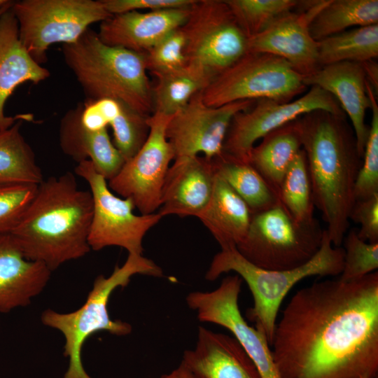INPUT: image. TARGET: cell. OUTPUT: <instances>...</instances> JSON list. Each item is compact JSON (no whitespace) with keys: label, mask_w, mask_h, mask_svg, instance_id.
Returning a JSON list of instances; mask_svg holds the SVG:
<instances>
[{"label":"cell","mask_w":378,"mask_h":378,"mask_svg":"<svg viewBox=\"0 0 378 378\" xmlns=\"http://www.w3.org/2000/svg\"><path fill=\"white\" fill-rule=\"evenodd\" d=\"M271 346L280 378H377L378 272L298 290Z\"/></svg>","instance_id":"cell-1"},{"label":"cell","mask_w":378,"mask_h":378,"mask_svg":"<svg viewBox=\"0 0 378 378\" xmlns=\"http://www.w3.org/2000/svg\"><path fill=\"white\" fill-rule=\"evenodd\" d=\"M314 206L321 213L334 246H341L349 227L355 185L362 164L344 115L315 111L299 118Z\"/></svg>","instance_id":"cell-2"},{"label":"cell","mask_w":378,"mask_h":378,"mask_svg":"<svg viewBox=\"0 0 378 378\" xmlns=\"http://www.w3.org/2000/svg\"><path fill=\"white\" fill-rule=\"evenodd\" d=\"M93 211L90 190L78 188L66 172L43 179L20 221L10 234L25 257L51 272L91 250L88 235Z\"/></svg>","instance_id":"cell-3"},{"label":"cell","mask_w":378,"mask_h":378,"mask_svg":"<svg viewBox=\"0 0 378 378\" xmlns=\"http://www.w3.org/2000/svg\"><path fill=\"white\" fill-rule=\"evenodd\" d=\"M62 55L85 100L111 99L146 116L153 113L144 54L107 45L90 27L74 43L64 44Z\"/></svg>","instance_id":"cell-4"},{"label":"cell","mask_w":378,"mask_h":378,"mask_svg":"<svg viewBox=\"0 0 378 378\" xmlns=\"http://www.w3.org/2000/svg\"><path fill=\"white\" fill-rule=\"evenodd\" d=\"M344 258L343 248L334 246L323 230L320 248L300 267L286 270L262 269L248 261L236 247H230L221 248L214 255L205 279L214 281L223 273L234 272L246 281L253 298L247 317L264 332L271 346L279 309L291 288L309 276L340 275Z\"/></svg>","instance_id":"cell-5"},{"label":"cell","mask_w":378,"mask_h":378,"mask_svg":"<svg viewBox=\"0 0 378 378\" xmlns=\"http://www.w3.org/2000/svg\"><path fill=\"white\" fill-rule=\"evenodd\" d=\"M135 274L160 277L162 270L142 255L128 254L124 264L120 267L116 265L109 276L100 274L94 279L86 300L78 309L69 313L50 309L43 312V324L59 330L64 337V355L69 358V366L64 378H92L82 362L83 344L91 335L99 331L118 336L131 332L130 324L111 319L107 307L112 293L118 287L126 286Z\"/></svg>","instance_id":"cell-6"},{"label":"cell","mask_w":378,"mask_h":378,"mask_svg":"<svg viewBox=\"0 0 378 378\" xmlns=\"http://www.w3.org/2000/svg\"><path fill=\"white\" fill-rule=\"evenodd\" d=\"M323 232L317 220L310 224L297 222L279 201L252 214L246 235L236 248L260 268L291 270L305 264L317 253Z\"/></svg>","instance_id":"cell-7"},{"label":"cell","mask_w":378,"mask_h":378,"mask_svg":"<svg viewBox=\"0 0 378 378\" xmlns=\"http://www.w3.org/2000/svg\"><path fill=\"white\" fill-rule=\"evenodd\" d=\"M306 87L303 76L285 59L248 51L217 75L200 94L204 103L212 107L261 99L287 102Z\"/></svg>","instance_id":"cell-8"},{"label":"cell","mask_w":378,"mask_h":378,"mask_svg":"<svg viewBox=\"0 0 378 378\" xmlns=\"http://www.w3.org/2000/svg\"><path fill=\"white\" fill-rule=\"evenodd\" d=\"M10 9L22 44L41 65L51 45L74 43L92 24L112 15L102 0H22L13 1Z\"/></svg>","instance_id":"cell-9"},{"label":"cell","mask_w":378,"mask_h":378,"mask_svg":"<svg viewBox=\"0 0 378 378\" xmlns=\"http://www.w3.org/2000/svg\"><path fill=\"white\" fill-rule=\"evenodd\" d=\"M186 65L212 80L248 52V39L225 0H195L181 27Z\"/></svg>","instance_id":"cell-10"},{"label":"cell","mask_w":378,"mask_h":378,"mask_svg":"<svg viewBox=\"0 0 378 378\" xmlns=\"http://www.w3.org/2000/svg\"><path fill=\"white\" fill-rule=\"evenodd\" d=\"M74 172L88 183L92 197L93 211L88 235L90 249L100 251L115 246L125 248L128 254L142 255L144 236L162 217L158 212L135 214L133 202L115 195L107 181L90 160L78 163Z\"/></svg>","instance_id":"cell-11"},{"label":"cell","mask_w":378,"mask_h":378,"mask_svg":"<svg viewBox=\"0 0 378 378\" xmlns=\"http://www.w3.org/2000/svg\"><path fill=\"white\" fill-rule=\"evenodd\" d=\"M172 116L156 112L149 116L146 142L108 181L109 188L123 198H130L141 214L155 213L160 206L164 179L174 159L165 133Z\"/></svg>","instance_id":"cell-12"},{"label":"cell","mask_w":378,"mask_h":378,"mask_svg":"<svg viewBox=\"0 0 378 378\" xmlns=\"http://www.w3.org/2000/svg\"><path fill=\"white\" fill-rule=\"evenodd\" d=\"M315 111L344 115L336 99L318 86H311L302 97L287 102L268 99L256 100L248 109L237 113L229 127L223 153L248 162L255 142L270 132Z\"/></svg>","instance_id":"cell-13"},{"label":"cell","mask_w":378,"mask_h":378,"mask_svg":"<svg viewBox=\"0 0 378 378\" xmlns=\"http://www.w3.org/2000/svg\"><path fill=\"white\" fill-rule=\"evenodd\" d=\"M242 279L237 274L224 278L209 292L195 291L186 297L201 322L213 323L230 330L254 363L260 378H280L268 340L260 330L249 326L238 305Z\"/></svg>","instance_id":"cell-14"},{"label":"cell","mask_w":378,"mask_h":378,"mask_svg":"<svg viewBox=\"0 0 378 378\" xmlns=\"http://www.w3.org/2000/svg\"><path fill=\"white\" fill-rule=\"evenodd\" d=\"M200 92L173 115L167 125L166 136L174 150V160L200 153L208 160L220 156L232 118L256 101L243 100L212 107L204 103Z\"/></svg>","instance_id":"cell-15"},{"label":"cell","mask_w":378,"mask_h":378,"mask_svg":"<svg viewBox=\"0 0 378 378\" xmlns=\"http://www.w3.org/2000/svg\"><path fill=\"white\" fill-rule=\"evenodd\" d=\"M328 0L299 1L298 11H290L274 20L264 31L248 39V51L269 53L287 61L303 77L320 66L318 42L309 26Z\"/></svg>","instance_id":"cell-16"},{"label":"cell","mask_w":378,"mask_h":378,"mask_svg":"<svg viewBox=\"0 0 378 378\" xmlns=\"http://www.w3.org/2000/svg\"><path fill=\"white\" fill-rule=\"evenodd\" d=\"M216 171L211 160L195 155L174 160L163 184L158 213L197 217L207 206Z\"/></svg>","instance_id":"cell-17"},{"label":"cell","mask_w":378,"mask_h":378,"mask_svg":"<svg viewBox=\"0 0 378 378\" xmlns=\"http://www.w3.org/2000/svg\"><path fill=\"white\" fill-rule=\"evenodd\" d=\"M191 6L112 15L101 22L97 34L107 45L144 54L170 32L184 24Z\"/></svg>","instance_id":"cell-18"},{"label":"cell","mask_w":378,"mask_h":378,"mask_svg":"<svg viewBox=\"0 0 378 378\" xmlns=\"http://www.w3.org/2000/svg\"><path fill=\"white\" fill-rule=\"evenodd\" d=\"M303 81L306 86L322 88L336 99L351 120L358 152L363 158L369 133L365 115L371 107V102L362 64L343 62L322 66L313 74L303 77Z\"/></svg>","instance_id":"cell-19"},{"label":"cell","mask_w":378,"mask_h":378,"mask_svg":"<svg viewBox=\"0 0 378 378\" xmlns=\"http://www.w3.org/2000/svg\"><path fill=\"white\" fill-rule=\"evenodd\" d=\"M10 8L0 15V131L18 120L34 119L30 113L6 115L4 106L15 88L26 82L37 84L50 76L48 69L34 61L22 44Z\"/></svg>","instance_id":"cell-20"},{"label":"cell","mask_w":378,"mask_h":378,"mask_svg":"<svg viewBox=\"0 0 378 378\" xmlns=\"http://www.w3.org/2000/svg\"><path fill=\"white\" fill-rule=\"evenodd\" d=\"M181 363L197 378H260L234 337L202 326L198 328L195 348L185 351Z\"/></svg>","instance_id":"cell-21"},{"label":"cell","mask_w":378,"mask_h":378,"mask_svg":"<svg viewBox=\"0 0 378 378\" xmlns=\"http://www.w3.org/2000/svg\"><path fill=\"white\" fill-rule=\"evenodd\" d=\"M51 271L30 260L10 234H0V312L26 307L47 286Z\"/></svg>","instance_id":"cell-22"},{"label":"cell","mask_w":378,"mask_h":378,"mask_svg":"<svg viewBox=\"0 0 378 378\" xmlns=\"http://www.w3.org/2000/svg\"><path fill=\"white\" fill-rule=\"evenodd\" d=\"M83 104L69 109L62 118L59 142L62 151L76 162L90 160L106 181L120 172L125 161L111 141L107 128L90 130L81 122Z\"/></svg>","instance_id":"cell-23"},{"label":"cell","mask_w":378,"mask_h":378,"mask_svg":"<svg viewBox=\"0 0 378 378\" xmlns=\"http://www.w3.org/2000/svg\"><path fill=\"white\" fill-rule=\"evenodd\" d=\"M251 217L245 202L216 172L211 199L197 218L221 248L237 247L244 240Z\"/></svg>","instance_id":"cell-24"},{"label":"cell","mask_w":378,"mask_h":378,"mask_svg":"<svg viewBox=\"0 0 378 378\" xmlns=\"http://www.w3.org/2000/svg\"><path fill=\"white\" fill-rule=\"evenodd\" d=\"M302 149L301 130L298 118L262 138L261 142L251 149L248 162L262 176L278 197L284 175Z\"/></svg>","instance_id":"cell-25"},{"label":"cell","mask_w":378,"mask_h":378,"mask_svg":"<svg viewBox=\"0 0 378 378\" xmlns=\"http://www.w3.org/2000/svg\"><path fill=\"white\" fill-rule=\"evenodd\" d=\"M211 160L216 174L245 202L252 214L268 209L279 202L265 180L249 162L223 153Z\"/></svg>","instance_id":"cell-26"},{"label":"cell","mask_w":378,"mask_h":378,"mask_svg":"<svg viewBox=\"0 0 378 378\" xmlns=\"http://www.w3.org/2000/svg\"><path fill=\"white\" fill-rule=\"evenodd\" d=\"M377 22V0H328L312 20L309 29L312 37L318 42L351 27Z\"/></svg>","instance_id":"cell-27"},{"label":"cell","mask_w":378,"mask_h":378,"mask_svg":"<svg viewBox=\"0 0 378 378\" xmlns=\"http://www.w3.org/2000/svg\"><path fill=\"white\" fill-rule=\"evenodd\" d=\"M22 120L0 131V183L38 185L43 180L35 154L21 133Z\"/></svg>","instance_id":"cell-28"},{"label":"cell","mask_w":378,"mask_h":378,"mask_svg":"<svg viewBox=\"0 0 378 378\" xmlns=\"http://www.w3.org/2000/svg\"><path fill=\"white\" fill-rule=\"evenodd\" d=\"M378 56V24L359 27L318 41L319 66L351 62L363 63Z\"/></svg>","instance_id":"cell-29"},{"label":"cell","mask_w":378,"mask_h":378,"mask_svg":"<svg viewBox=\"0 0 378 378\" xmlns=\"http://www.w3.org/2000/svg\"><path fill=\"white\" fill-rule=\"evenodd\" d=\"M155 76L157 83L153 87V113L169 116L182 109L211 81L200 71L187 65Z\"/></svg>","instance_id":"cell-30"},{"label":"cell","mask_w":378,"mask_h":378,"mask_svg":"<svg viewBox=\"0 0 378 378\" xmlns=\"http://www.w3.org/2000/svg\"><path fill=\"white\" fill-rule=\"evenodd\" d=\"M278 197L297 222L310 224L316 220L314 217V204L307 159L302 149L287 169Z\"/></svg>","instance_id":"cell-31"},{"label":"cell","mask_w":378,"mask_h":378,"mask_svg":"<svg viewBox=\"0 0 378 378\" xmlns=\"http://www.w3.org/2000/svg\"><path fill=\"white\" fill-rule=\"evenodd\" d=\"M248 38L264 31L274 20L296 8L295 0H225Z\"/></svg>","instance_id":"cell-32"},{"label":"cell","mask_w":378,"mask_h":378,"mask_svg":"<svg viewBox=\"0 0 378 378\" xmlns=\"http://www.w3.org/2000/svg\"><path fill=\"white\" fill-rule=\"evenodd\" d=\"M148 118L120 103L118 111L109 120L113 142L125 161L132 158L146 142L150 131Z\"/></svg>","instance_id":"cell-33"},{"label":"cell","mask_w":378,"mask_h":378,"mask_svg":"<svg viewBox=\"0 0 378 378\" xmlns=\"http://www.w3.org/2000/svg\"><path fill=\"white\" fill-rule=\"evenodd\" d=\"M366 87L371 102L372 119L355 185L356 201L378 194V105L376 93L368 81Z\"/></svg>","instance_id":"cell-34"},{"label":"cell","mask_w":378,"mask_h":378,"mask_svg":"<svg viewBox=\"0 0 378 378\" xmlns=\"http://www.w3.org/2000/svg\"><path fill=\"white\" fill-rule=\"evenodd\" d=\"M342 244L344 258L340 280L351 281L377 270L378 243L364 241L358 237L357 230L352 229L346 232Z\"/></svg>","instance_id":"cell-35"},{"label":"cell","mask_w":378,"mask_h":378,"mask_svg":"<svg viewBox=\"0 0 378 378\" xmlns=\"http://www.w3.org/2000/svg\"><path fill=\"white\" fill-rule=\"evenodd\" d=\"M185 46L186 37L181 27L144 53L147 70L155 76L184 67Z\"/></svg>","instance_id":"cell-36"},{"label":"cell","mask_w":378,"mask_h":378,"mask_svg":"<svg viewBox=\"0 0 378 378\" xmlns=\"http://www.w3.org/2000/svg\"><path fill=\"white\" fill-rule=\"evenodd\" d=\"M37 188L31 183H0V234H9L17 226Z\"/></svg>","instance_id":"cell-37"},{"label":"cell","mask_w":378,"mask_h":378,"mask_svg":"<svg viewBox=\"0 0 378 378\" xmlns=\"http://www.w3.org/2000/svg\"><path fill=\"white\" fill-rule=\"evenodd\" d=\"M349 220L360 225L357 234L360 239L371 244L378 243V194L356 200Z\"/></svg>","instance_id":"cell-38"},{"label":"cell","mask_w":378,"mask_h":378,"mask_svg":"<svg viewBox=\"0 0 378 378\" xmlns=\"http://www.w3.org/2000/svg\"><path fill=\"white\" fill-rule=\"evenodd\" d=\"M111 15L148 9L157 10L191 6L195 0H102Z\"/></svg>","instance_id":"cell-39"},{"label":"cell","mask_w":378,"mask_h":378,"mask_svg":"<svg viewBox=\"0 0 378 378\" xmlns=\"http://www.w3.org/2000/svg\"><path fill=\"white\" fill-rule=\"evenodd\" d=\"M365 74L366 80L377 94L378 87V66L373 60L361 63Z\"/></svg>","instance_id":"cell-40"},{"label":"cell","mask_w":378,"mask_h":378,"mask_svg":"<svg viewBox=\"0 0 378 378\" xmlns=\"http://www.w3.org/2000/svg\"><path fill=\"white\" fill-rule=\"evenodd\" d=\"M160 378H197L193 372L186 367L183 363L167 374L162 375Z\"/></svg>","instance_id":"cell-41"},{"label":"cell","mask_w":378,"mask_h":378,"mask_svg":"<svg viewBox=\"0 0 378 378\" xmlns=\"http://www.w3.org/2000/svg\"><path fill=\"white\" fill-rule=\"evenodd\" d=\"M13 2V1H8V3L0 7V15L11 7Z\"/></svg>","instance_id":"cell-42"},{"label":"cell","mask_w":378,"mask_h":378,"mask_svg":"<svg viewBox=\"0 0 378 378\" xmlns=\"http://www.w3.org/2000/svg\"><path fill=\"white\" fill-rule=\"evenodd\" d=\"M9 0H0V7L5 5L6 3H8Z\"/></svg>","instance_id":"cell-43"},{"label":"cell","mask_w":378,"mask_h":378,"mask_svg":"<svg viewBox=\"0 0 378 378\" xmlns=\"http://www.w3.org/2000/svg\"><path fill=\"white\" fill-rule=\"evenodd\" d=\"M363 378H367V377H363Z\"/></svg>","instance_id":"cell-44"}]
</instances>
